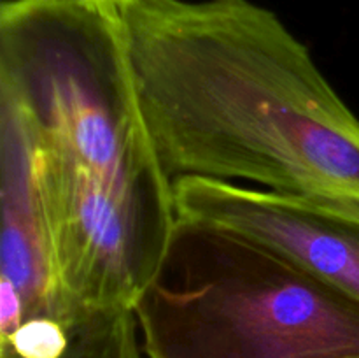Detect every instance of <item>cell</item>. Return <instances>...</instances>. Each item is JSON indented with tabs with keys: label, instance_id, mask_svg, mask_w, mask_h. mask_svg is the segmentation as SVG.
I'll return each instance as SVG.
<instances>
[{
	"label": "cell",
	"instance_id": "2",
	"mask_svg": "<svg viewBox=\"0 0 359 358\" xmlns=\"http://www.w3.org/2000/svg\"><path fill=\"white\" fill-rule=\"evenodd\" d=\"M133 312L146 358H359V298L209 221L177 216Z\"/></svg>",
	"mask_w": 359,
	"mask_h": 358
},
{
	"label": "cell",
	"instance_id": "7",
	"mask_svg": "<svg viewBox=\"0 0 359 358\" xmlns=\"http://www.w3.org/2000/svg\"><path fill=\"white\" fill-rule=\"evenodd\" d=\"M70 340L60 358H146L133 309H107L69 325Z\"/></svg>",
	"mask_w": 359,
	"mask_h": 358
},
{
	"label": "cell",
	"instance_id": "9",
	"mask_svg": "<svg viewBox=\"0 0 359 358\" xmlns=\"http://www.w3.org/2000/svg\"><path fill=\"white\" fill-rule=\"evenodd\" d=\"M23 319L25 309L20 293L9 281L0 277V339L9 337Z\"/></svg>",
	"mask_w": 359,
	"mask_h": 358
},
{
	"label": "cell",
	"instance_id": "3",
	"mask_svg": "<svg viewBox=\"0 0 359 358\" xmlns=\"http://www.w3.org/2000/svg\"><path fill=\"white\" fill-rule=\"evenodd\" d=\"M0 97L35 139L125 186H172L151 140L118 7L4 0Z\"/></svg>",
	"mask_w": 359,
	"mask_h": 358
},
{
	"label": "cell",
	"instance_id": "1",
	"mask_svg": "<svg viewBox=\"0 0 359 358\" xmlns=\"http://www.w3.org/2000/svg\"><path fill=\"white\" fill-rule=\"evenodd\" d=\"M119 16L172 183L244 179L359 206V119L272 11L251 0H130Z\"/></svg>",
	"mask_w": 359,
	"mask_h": 358
},
{
	"label": "cell",
	"instance_id": "10",
	"mask_svg": "<svg viewBox=\"0 0 359 358\" xmlns=\"http://www.w3.org/2000/svg\"><path fill=\"white\" fill-rule=\"evenodd\" d=\"M83 2H91V4H100V6H111V7H121L125 4H128L130 0H83Z\"/></svg>",
	"mask_w": 359,
	"mask_h": 358
},
{
	"label": "cell",
	"instance_id": "8",
	"mask_svg": "<svg viewBox=\"0 0 359 358\" xmlns=\"http://www.w3.org/2000/svg\"><path fill=\"white\" fill-rule=\"evenodd\" d=\"M69 340V326L51 316H34L0 339V358H60Z\"/></svg>",
	"mask_w": 359,
	"mask_h": 358
},
{
	"label": "cell",
	"instance_id": "5",
	"mask_svg": "<svg viewBox=\"0 0 359 358\" xmlns=\"http://www.w3.org/2000/svg\"><path fill=\"white\" fill-rule=\"evenodd\" d=\"M174 204L177 216L263 242L359 298V221L328 202L186 175L174 181Z\"/></svg>",
	"mask_w": 359,
	"mask_h": 358
},
{
	"label": "cell",
	"instance_id": "4",
	"mask_svg": "<svg viewBox=\"0 0 359 358\" xmlns=\"http://www.w3.org/2000/svg\"><path fill=\"white\" fill-rule=\"evenodd\" d=\"M35 168L56 319L69 326L90 312L135 307L163 262L177 221L174 185H119L37 139Z\"/></svg>",
	"mask_w": 359,
	"mask_h": 358
},
{
	"label": "cell",
	"instance_id": "6",
	"mask_svg": "<svg viewBox=\"0 0 359 358\" xmlns=\"http://www.w3.org/2000/svg\"><path fill=\"white\" fill-rule=\"evenodd\" d=\"M0 100V277L9 281L20 293L25 319L34 316L56 319L48 223L35 168V137L16 105L4 97Z\"/></svg>",
	"mask_w": 359,
	"mask_h": 358
}]
</instances>
